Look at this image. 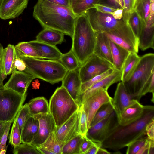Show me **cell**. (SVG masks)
I'll list each match as a JSON object with an SVG mask.
<instances>
[{"mask_svg":"<svg viewBox=\"0 0 154 154\" xmlns=\"http://www.w3.org/2000/svg\"><path fill=\"white\" fill-rule=\"evenodd\" d=\"M7 149H3L0 152V154H5L6 153Z\"/></svg>","mask_w":154,"mask_h":154,"instance_id":"94428289","label":"cell"},{"mask_svg":"<svg viewBox=\"0 0 154 154\" xmlns=\"http://www.w3.org/2000/svg\"><path fill=\"white\" fill-rule=\"evenodd\" d=\"M82 84L79 69L68 71L62 81V86L80 107L81 104L80 92Z\"/></svg>","mask_w":154,"mask_h":154,"instance_id":"9a60e30c","label":"cell"},{"mask_svg":"<svg viewBox=\"0 0 154 154\" xmlns=\"http://www.w3.org/2000/svg\"><path fill=\"white\" fill-rule=\"evenodd\" d=\"M15 66L16 69L19 71H24L26 68V64L23 61L17 57L15 61Z\"/></svg>","mask_w":154,"mask_h":154,"instance_id":"f907efd6","label":"cell"},{"mask_svg":"<svg viewBox=\"0 0 154 154\" xmlns=\"http://www.w3.org/2000/svg\"><path fill=\"white\" fill-rule=\"evenodd\" d=\"M137 53L130 52L125 60L121 71V81L125 82L131 77L140 60Z\"/></svg>","mask_w":154,"mask_h":154,"instance_id":"484cf974","label":"cell"},{"mask_svg":"<svg viewBox=\"0 0 154 154\" xmlns=\"http://www.w3.org/2000/svg\"><path fill=\"white\" fill-rule=\"evenodd\" d=\"M80 114L79 108L60 126L57 128L54 133L58 140L65 143L80 134Z\"/></svg>","mask_w":154,"mask_h":154,"instance_id":"7c38bea8","label":"cell"},{"mask_svg":"<svg viewBox=\"0 0 154 154\" xmlns=\"http://www.w3.org/2000/svg\"><path fill=\"white\" fill-rule=\"evenodd\" d=\"M33 16L44 28L58 31L72 38L77 16L71 8L47 0H38L34 7Z\"/></svg>","mask_w":154,"mask_h":154,"instance_id":"6da1fadb","label":"cell"},{"mask_svg":"<svg viewBox=\"0 0 154 154\" xmlns=\"http://www.w3.org/2000/svg\"><path fill=\"white\" fill-rule=\"evenodd\" d=\"M111 153L108 151L105 148L100 147L98 150L97 154H110Z\"/></svg>","mask_w":154,"mask_h":154,"instance_id":"680465c9","label":"cell"},{"mask_svg":"<svg viewBox=\"0 0 154 154\" xmlns=\"http://www.w3.org/2000/svg\"><path fill=\"white\" fill-rule=\"evenodd\" d=\"M36 147L41 154H54L53 152L41 146H38Z\"/></svg>","mask_w":154,"mask_h":154,"instance_id":"6f0895ef","label":"cell"},{"mask_svg":"<svg viewBox=\"0 0 154 154\" xmlns=\"http://www.w3.org/2000/svg\"><path fill=\"white\" fill-rule=\"evenodd\" d=\"M14 47L16 52L18 54L27 57L41 59L35 48L28 42H19Z\"/></svg>","mask_w":154,"mask_h":154,"instance_id":"4dcf8cb0","label":"cell"},{"mask_svg":"<svg viewBox=\"0 0 154 154\" xmlns=\"http://www.w3.org/2000/svg\"><path fill=\"white\" fill-rule=\"evenodd\" d=\"M83 140L80 146V154H84L92 146L98 142L92 140L86 136H83Z\"/></svg>","mask_w":154,"mask_h":154,"instance_id":"ee69618b","label":"cell"},{"mask_svg":"<svg viewBox=\"0 0 154 154\" xmlns=\"http://www.w3.org/2000/svg\"><path fill=\"white\" fill-rule=\"evenodd\" d=\"M35 78L24 71L13 72L3 88L12 90L20 94H26L28 87L32 81Z\"/></svg>","mask_w":154,"mask_h":154,"instance_id":"5bb4252c","label":"cell"},{"mask_svg":"<svg viewBox=\"0 0 154 154\" xmlns=\"http://www.w3.org/2000/svg\"><path fill=\"white\" fill-rule=\"evenodd\" d=\"M29 0H2L0 7V18L3 20L15 18L26 8Z\"/></svg>","mask_w":154,"mask_h":154,"instance_id":"e0dca14e","label":"cell"},{"mask_svg":"<svg viewBox=\"0 0 154 154\" xmlns=\"http://www.w3.org/2000/svg\"><path fill=\"white\" fill-rule=\"evenodd\" d=\"M147 137L137 139L129 144L127 146V154H137L144 145Z\"/></svg>","mask_w":154,"mask_h":154,"instance_id":"60d3db41","label":"cell"},{"mask_svg":"<svg viewBox=\"0 0 154 154\" xmlns=\"http://www.w3.org/2000/svg\"><path fill=\"white\" fill-rule=\"evenodd\" d=\"M153 140L146 137L144 145L137 154H148L151 142Z\"/></svg>","mask_w":154,"mask_h":154,"instance_id":"681fc988","label":"cell"},{"mask_svg":"<svg viewBox=\"0 0 154 154\" xmlns=\"http://www.w3.org/2000/svg\"><path fill=\"white\" fill-rule=\"evenodd\" d=\"M27 94L0 88V121L13 122L26 100Z\"/></svg>","mask_w":154,"mask_h":154,"instance_id":"ba28073f","label":"cell"},{"mask_svg":"<svg viewBox=\"0 0 154 154\" xmlns=\"http://www.w3.org/2000/svg\"><path fill=\"white\" fill-rule=\"evenodd\" d=\"M151 0H138L135 10L138 13L145 25L148 20L150 12Z\"/></svg>","mask_w":154,"mask_h":154,"instance_id":"836d02e7","label":"cell"},{"mask_svg":"<svg viewBox=\"0 0 154 154\" xmlns=\"http://www.w3.org/2000/svg\"><path fill=\"white\" fill-rule=\"evenodd\" d=\"M79 126L80 134L83 136H85L88 130L87 117L84 110L83 105L81 104L80 108Z\"/></svg>","mask_w":154,"mask_h":154,"instance_id":"b9f144b4","label":"cell"},{"mask_svg":"<svg viewBox=\"0 0 154 154\" xmlns=\"http://www.w3.org/2000/svg\"><path fill=\"white\" fill-rule=\"evenodd\" d=\"M36 49L41 59L60 60L63 54L54 45L39 42L36 40L28 42Z\"/></svg>","mask_w":154,"mask_h":154,"instance_id":"44dd1931","label":"cell"},{"mask_svg":"<svg viewBox=\"0 0 154 154\" xmlns=\"http://www.w3.org/2000/svg\"><path fill=\"white\" fill-rule=\"evenodd\" d=\"M27 104L31 116L49 113V104L47 100L43 97L33 98Z\"/></svg>","mask_w":154,"mask_h":154,"instance_id":"4316f807","label":"cell"},{"mask_svg":"<svg viewBox=\"0 0 154 154\" xmlns=\"http://www.w3.org/2000/svg\"><path fill=\"white\" fill-rule=\"evenodd\" d=\"M64 35L58 31L44 28L36 36V40L56 46L62 43L64 40Z\"/></svg>","mask_w":154,"mask_h":154,"instance_id":"cb8c5ba5","label":"cell"},{"mask_svg":"<svg viewBox=\"0 0 154 154\" xmlns=\"http://www.w3.org/2000/svg\"><path fill=\"white\" fill-rule=\"evenodd\" d=\"M84 13L95 32H103L122 38L137 49H139L138 39L134 35L128 23L122 19L117 20L109 14L97 11L93 8Z\"/></svg>","mask_w":154,"mask_h":154,"instance_id":"3957f363","label":"cell"},{"mask_svg":"<svg viewBox=\"0 0 154 154\" xmlns=\"http://www.w3.org/2000/svg\"><path fill=\"white\" fill-rule=\"evenodd\" d=\"M52 3L71 8L70 0H47Z\"/></svg>","mask_w":154,"mask_h":154,"instance_id":"f5cc1de1","label":"cell"},{"mask_svg":"<svg viewBox=\"0 0 154 154\" xmlns=\"http://www.w3.org/2000/svg\"><path fill=\"white\" fill-rule=\"evenodd\" d=\"M128 23L134 35L138 39L142 29L143 22L136 11L130 14Z\"/></svg>","mask_w":154,"mask_h":154,"instance_id":"e575fe53","label":"cell"},{"mask_svg":"<svg viewBox=\"0 0 154 154\" xmlns=\"http://www.w3.org/2000/svg\"><path fill=\"white\" fill-rule=\"evenodd\" d=\"M12 123L11 122H8L5 132L2 137L0 142V152L2 149H7L6 142L10 126Z\"/></svg>","mask_w":154,"mask_h":154,"instance_id":"bcb514c9","label":"cell"},{"mask_svg":"<svg viewBox=\"0 0 154 154\" xmlns=\"http://www.w3.org/2000/svg\"><path fill=\"white\" fill-rule=\"evenodd\" d=\"M154 73L151 75L144 85L138 98L139 101L142 97L148 93H154Z\"/></svg>","mask_w":154,"mask_h":154,"instance_id":"7bdbcfd3","label":"cell"},{"mask_svg":"<svg viewBox=\"0 0 154 154\" xmlns=\"http://www.w3.org/2000/svg\"><path fill=\"white\" fill-rule=\"evenodd\" d=\"M17 58L14 45L9 44L3 49L2 53V66L3 73L6 76L16 70L15 62Z\"/></svg>","mask_w":154,"mask_h":154,"instance_id":"7402d4cb","label":"cell"},{"mask_svg":"<svg viewBox=\"0 0 154 154\" xmlns=\"http://www.w3.org/2000/svg\"><path fill=\"white\" fill-rule=\"evenodd\" d=\"M136 100L133 99L126 89L123 82L121 81L117 85L112 103L117 117L123 110L133 103Z\"/></svg>","mask_w":154,"mask_h":154,"instance_id":"2e32d148","label":"cell"},{"mask_svg":"<svg viewBox=\"0 0 154 154\" xmlns=\"http://www.w3.org/2000/svg\"><path fill=\"white\" fill-rule=\"evenodd\" d=\"M8 123V122L0 121V142Z\"/></svg>","mask_w":154,"mask_h":154,"instance_id":"9f6ffc18","label":"cell"},{"mask_svg":"<svg viewBox=\"0 0 154 154\" xmlns=\"http://www.w3.org/2000/svg\"><path fill=\"white\" fill-rule=\"evenodd\" d=\"M64 144L58 140L54 132L52 133L41 146L53 152L54 154H62L63 147Z\"/></svg>","mask_w":154,"mask_h":154,"instance_id":"1f68e13d","label":"cell"},{"mask_svg":"<svg viewBox=\"0 0 154 154\" xmlns=\"http://www.w3.org/2000/svg\"><path fill=\"white\" fill-rule=\"evenodd\" d=\"M144 109L145 106L136 100L126 108L117 117L119 124L122 126H125L137 121L143 115Z\"/></svg>","mask_w":154,"mask_h":154,"instance_id":"d6986e66","label":"cell"},{"mask_svg":"<svg viewBox=\"0 0 154 154\" xmlns=\"http://www.w3.org/2000/svg\"><path fill=\"white\" fill-rule=\"evenodd\" d=\"M115 69H110L106 72L96 75L88 81L82 83L80 89V95L95 84L99 82L113 72Z\"/></svg>","mask_w":154,"mask_h":154,"instance_id":"d590c367","label":"cell"},{"mask_svg":"<svg viewBox=\"0 0 154 154\" xmlns=\"http://www.w3.org/2000/svg\"><path fill=\"white\" fill-rule=\"evenodd\" d=\"M38 120L30 115L27 118L21 134L22 143H31L36 136L38 131Z\"/></svg>","mask_w":154,"mask_h":154,"instance_id":"603a6c76","label":"cell"},{"mask_svg":"<svg viewBox=\"0 0 154 154\" xmlns=\"http://www.w3.org/2000/svg\"><path fill=\"white\" fill-rule=\"evenodd\" d=\"M115 1L120 8L123 9L124 5L123 0H115Z\"/></svg>","mask_w":154,"mask_h":154,"instance_id":"91938a15","label":"cell"},{"mask_svg":"<svg viewBox=\"0 0 154 154\" xmlns=\"http://www.w3.org/2000/svg\"><path fill=\"white\" fill-rule=\"evenodd\" d=\"M112 68L114 69L112 63L93 53L79 69L82 82Z\"/></svg>","mask_w":154,"mask_h":154,"instance_id":"9c48e42d","label":"cell"},{"mask_svg":"<svg viewBox=\"0 0 154 154\" xmlns=\"http://www.w3.org/2000/svg\"><path fill=\"white\" fill-rule=\"evenodd\" d=\"M72 38L71 50L81 66L93 53L95 42V32L84 13L76 17Z\"/></svg>","mask_w":154,"mask_h":154,"instance_id":"277c9868","label":"cell"},{"mask_svg":"<svg viewBox=\"0 0 154 154\" xmlns=\"http://www.w3.org/2000/svg\"><path fill=\"white\" fill-rule=\"evenodd\" d=\"M118 123L117 116L114 111L106 118L90 126L85 136L92 140L102 143Z\"/></svg>","mask_w":154,"mask_h":154,"instance_id":"30bf717a","label":"cell"},{"mask_svg":"<svg viewBox=\"0 0 154 154\" xmlns=\"http://www.w3.org/2000/svg\"><path fill=\"white\" fill-rule=\"evenodd\" d=\"M123 9L122 8H118L113 12L111 13L113 17L115 19L120 20L122 19L123 17Z\"/></svg>","mask_w":154,"mask_h":154,"instance_id":"db71d44e","label":"cell"},{"mask_svg":"<svg viewBox=\"0 0 154 154\" xmlns=\"http://www.w3.org/2000/svg\"><path fill=\"white\" fill-rule=\"evenodd\" d=\"M68 71L79 69L80 66L78 60L71 50L63 54L59 60Z\"/></svg>","mask_w":154,"mask_h":154,"instance_id":"f1b7e54d","label":"cell"},{"mask_svg":"<svg viewBox=\"0 0 154 154\" xmlns=\"http://www.w3.org/2000/svg\"><path fill=\"white\" fill-rule=\"evenodd\" d=\"M113 111L114 109L112 102L103 104L95 113L91 121L90 127L106 118Z\"/></svg>","mask_w":154,"mask_h":154,"instance_id":"d6a6232c","label":"cell"},{"mask_svg":"<svg viewBox=\"0 0 154 154\" xmlns=\"http://www.w3.org/2000/svg\"><path fill=\"white\" fill-rule=\"evenodd\" d=\"M79 108L66 88L62 85L56 89L49 100V113L57 128L63 125Z\"/></svg>","mask_w":154,"mask_h":154,"instance_id":"8992f818","label":"cell"},{"mask_svg":"<svg viewBox=\"0 0 154 154\" xmlns=\"http://www.w3.org/2000/svg\"><path fill=\"white\" fill-rule=\"evenodd\" d=\"M154 73V54L149 53L140 57L130 78L123 82L128 93L138 101V97L146 83Z\"/></svg>","mask_w":154,"mask_h":154,"instance_id":"52a82bcc","label":"cell"},{"mask_svg":"<svg viewBox=\"0 0 154 154\" xmlns=\"http://www.w3.org/2000/svg\"><path fill=\"white\" fill-rule=\"evenodd\" d=\"M146 132L147 137L148 138L154 140V119H152L146 125Z\"/></svg>","mask_w":154,"mask_h":154,"instance_id":"7dc6e473","label":"cell"},{"mask_svg":"<svg viewBox=\"0 0 154 154\" xmlns=\"http://www.w3.org/2000/svg\"><path fill=\"white\" fill-rule=\"evenodd\" d=\"M76 0H70L71 1V4L74 2V1H75Z\"/></svg>","mask_w":154,"mask_h":154,"instance_id":"6125c7cd","label":"cell"},{"mask_svg":"<svg viewBox=\"0 0 154 154\" xmlns=\"http://www.w3.org/2000/svg\"><path fill=\"white\" fill-rule=\"evenodd\" d=\"M94 8L98 12L105 14H110L114 12L116 9L106 5L97 3L94 4Z\"/></svg>","mask_w":154,"mask_h":154,"instance_id":"f6af8a7d","label":"cell"},{"mask_svg":"<svg viewBox=\"0 0 154 154\" xmlns=\"http://www.w3.org/2000/svg\"><path fill=\"white\" fill-rule=\"evenodd\" d=\"M101 147V143L97 142L92 146L84 154H97L98 149Z\"/></svg>","mask_w":154,"mask_h":154,"instance_id":"816d5d0a","label":"cell"},{"mask_svg":"<svg viewBox=\"0 0 154 154\" xmlns=\"http://www.w3.org/2000/svg\"><path fill=\"white\" fill-rule=\"evenodd\" d=\"M153 119L154 106H145L144 113L140 119L125 126H122L118 123L101 143L102 147L118 150L126 147L137 139L146 137V126Z\"/></svg>","mask_w":154,"mask_h":154,"instance_id":"7a4b0ae2","label":"cell"},{"mask_svg":"<svg viewBox=\"0 0 154 154\" xmlns=\"http://www.w3.org/2000/svg\"><path fill=\"white\" fill-rule=\"evenodd\" d=\"M83 139V136L80 134L65 143L62 154H80V146Z\"/></svg>","mask_w":154,"mask_h":154,"instance_id":"83f0119b","label":"cell"},{"mask_svg":"<svg viewBox=\"0 0 154 154\" xmlns=\"http://www.w3.org/2000/svg\"><path fill=\"white\" fill-rule=\"evenodd\" d=\"M9 142L14 147L22 143L21 134L17 122V116L13 122L11 128Z\"/></svg>","mask_w":154,"mask_h":154,"instance_id":"74e56055","label":"cell"},{"mask_svg":"<svg viewBox=\"0 0 154 154\" xmlns=\"http://www.w3.org/2000/svg\"><path fill=\"white\" fill-rule=\"evenodd\" d=\"M112 98L103 88L85 100L82 103L87 117L88 129L95 113L103 104L112 102Z\"/></svg>","mask_w":154,"mask_h":154,"instance_id":"8fae6325","label":"cell"},{"mask_svg":"<svg viewBox=\"0 0 154 154\" xmlns=\"http://www.w3.org/2000/svg\"><path fill=\"white\" fill-rule=\"evenodd\" d=\"M30 115L27 103L23 105L17 116V122L21 134L22 128L27 117Z\"/></svg>","mask_w":154,"mask_h":154,"instance_id":"ab89813d","label":"cell"},{"mask_svg":"<svg viewBox=\"0 0 154 154\" xmlns=\"http://www.w3.org/2000/svg\"><path fill=\"white\" fill-rule=\"evenodd\" d=\"M95 42L93 53L113 64L109 38L103 32H95Z\"/></svg>","mask_w":154,"mask_h":154,"instance_id":"ffe728a7","label":"cell"},{"mask_svg":"<svg viewBox=\"0 0 154 154\" xmlns=\"http://www.w3.org/2000/svg\"><path fill=\"white\" fill-rule=\"evenodd\" d=\"M3 49L2 45L0 43V88L3 87V81L6 77L4 74L2 69V53Z\"/></svg>","mask_w":154,"mask_h":154,"instance_id":"c3c4849f","label":"cell"},{"mask_svg":"<svg viewBox=\"0 0 154 154\" xmlns=\"http://www.w3.org/2000/svg\"><path fill=\"white\" fill-rule=\"evenodd\" d=\"M33 116L38 120L39 127L38 133L31 143L37 147L42 144L50 134L55 132L57 127L50 113L39 114Z\"/></svg>","mask_w":154,"mask_h":154,"instance_id":"4fadbf2b","label":"cell"},{"mask_svg":"<svg viewBox=\"0 0 154 154\" xmlns=\"http://www.w3.org/2000/svg\"><path fill=\"white\" fill-rule=\"evenodd\" d=\"M121 71L115 69L112 73L99 82L95 84L80 95L81 103L89 97L103 88L107 91L112 84L121 81Z\"/></svg>","mask_w":154,"mask_h":154,"instance_id":"ac0fdd59","label":"cell"},{"mask_svg":"<svg viewBox=\"0 0 154 154\" xmlns=\"http://www.w3.org/2000/svg\"><path fill=\"white\" fill-rule=\"evenodd\" d=\"M98 3L107 5L115 9L120 8L115 0H100Z\"/></svg>","mask_w":154,"mask_h":154,"instance_id":"11a10c76","label":"cell"},{"mask_svg":"<svg viewBox=\"0 0 154 154\" xmlns=\"http://www.w3.org/2000/svg\"><path fill=\"white\" fill-rule=\"evenodd\" d=\"M14 147L12 152L14 154H41L36 147L30 143H22Z\"/></svg>","mask_w":154,"mask_h":154,"instance_id":"8d00e7d4","label":"cell"},{"mask_svg":"<svg viewBox=\"0 0 154 154\" xmlns=\"http://www.w3.org/2000/svg\"><path fill=\"white\" fill-rule=\"evenodd\" d=\"M2 1V0H0V7Z\"/></svg>","mask_w":154,"mask_h":154,"instance_id":"be15d7a7","label":"cell"},{"mask_svg":"<svg viewBox=\"0 0 154 154\" xmlns=\"http://www.w3.org/2000/svg\"><path fill=\"white\" fill-rule=\"evenodd\" d=\"M110 45L114 68L121 71L124 62L130 52L110 40Z\"/></svg>","mask_w":154,"mask_h":154,"instance_id":"d4e9b609","label":"cell"},{"mask_svg":"<svg viewBox=\"0 0 154 154\" xmlns=\"http://www.w3.org/2000/svg\"><path fill=\"white\" fill-rule=\"evenodd\" d=\"M138 0H123L124 5L122 19L128 23L130 15L135 11V7Z\"/></svg>","mask_w":154,"mask_h":154,"instance_id":"f35d334b","label":"cell"},{"mask_svg":"<svg viewBox=\"0 0 154 154\" xmlns=\"http://www.w3.org/2000/svg\"><path fill=\"white\" fill-rule=\"evenodd\" d=\"M16 54L17 57L26 64L24 72L51 84L62 81L68 72L59 61L32 58Z\"/></svg>","mask_w":154,"mask_h":154,"instance_id":"5b68a950","label":"cell"},{"mask_svg":"<svg viewBox=\"0 0 154 154\" xmlns=\"http://www.w3.org/2000/svg\"><path fill=\"white\" fill-rule=\"evenodd\" d=\"M100 0H76L71 4V8L74 14L77 16L94 8V4L98 3Z\"/></svg>","mask_w":154,"mask_h":154,"instance_id":"f546056e","label":"cell"}]
</instances>
